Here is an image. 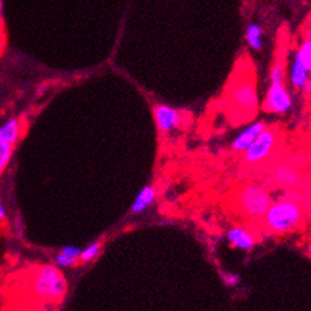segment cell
Masks as SVG:
<instances>
[{"mask_svg":"<svg viewBox=\"0 0 311 311\" xmlns=\"http://www.w3.org/2000/svg\"><path fill=\"white\" fill-rule=\"evenodd\" d=\"M309 209L310 194L308 190L287 189L281 198L271 203L259 226L268 235L293 233L305 224Z\"/></svg>","mask_w":311,"mask_h":311,"instance_id":"cell-1","label":"cell"},{"mask_svg":"<svg viewBox=\"0 0 311 311\" xmlns=\"http://www.w3.org/2000/svg\"><path fill=\"white\" fill-rule=\"evenodd\" d=\"M283 135L280 127L267 126L243 153L242 168L247 173H259L272 165L281 150Z\"/></svg>","mask_w":311,"mask_h":311,"instance_id":"cell-2","label":"cell"},{"mask_svg":"<svg viewBox=\"0 0 311 311\" xmlns=\"http://www.w3.org/2000/svg\"><path fill=\"white\" fill-rule=\"evenodd\" d=\"M272 202L268 190L257 183L239 186L231 192L229 198L231 210L250 225H259Z\"/></svg>","mask_w":311,"mask_h":311,"instance_id":"cell-3","label":"cell"},{"mask_svg":"<svg viewBox=\"0 0 311 311\" xmlns=\"http://www.w3.org/2000/svg\"><path fill=\"white\" fill-rule=\"evenodd\" d=\"M227 115L234 124H244L253 120L259 109L257 83L253 76L236 79L227 92Z\"/></svg>","mask_w":311,"mask_h":311,"instance_id":"cell-4","label":"cell"},{"mask_svg":"<svg viewBox=\"0 0 311 311\" xmlns=\"http://www.w3.org/2000/svg\"><path fill=\"white\" fill-rule=\"evenodd\" d=\"M308 156L291 155L288 157L276 159L269 170L268 181L271 185L284 189L308 190L310 179L308 174Z\"/></svg>","mask_w":311,"mask_h":311,"instance_id":"cell-5","label":"cell"},{"mask_svg":"<svg viewBox=\"0 0 311 311\" xmlns=\"http://www.w3.org/2000/svg\"><path fill=\"white\" fill-rule=\"evenodd\" d=\"M31 291L37 299L45 302L62 301L67 292V282L59 267L42 264L37 267L31 277Z\"/></svg>","mask_w":311,"mask_h":311,"instance_id":"cell-6","label":"cell"},{"mask_svg":"<svg viewBox=\"0 0 311 311\" xmlns=\"http://www.w3.org/2000/svg\"><path fill=\"white\" fill-rule=\"evenodd\" d=\"M291 107H292V98L287 88L284 87V83L271 84L262 103L263 111L272 115H284L290 111Z\"/></svg>","mask_w":311,"mask_h":311,"instance_id":"cell-7","label":"cell"},{"mask_svg":"<svg viewBox=\"0 0 311 311\" xmlns=\"http://www.w3.org/2000/svg\"><path fill=\"white\" fill-rule=\"evenodd\" d=\"M154 117L157 130L163 133L178 128L185 118L181 111L165 104H157L154 107Z\"/></svg>","mask_w":311,"mask_h":311,"instance_id":"cell-8","label":"cell"},{"mask_svg":"<svg viewBox=\"0 0 311 311\" xmlns=\"http://www.w3.org/2000/svg\"><path fill=\"white\" fill-rule=\"evenodd\" d=\"M258 234L255 229L248 226H234L227 233V240L234 248L242 250H250L258 242Z\"/></svg>","mask_w":311,"mask_h":311,"instance_id":"cell-9","label":"cell"},{"mask_svg":"<svg viewBox=\"0 0 311 311\" xmlns=\"http://www.w3.org/2000/svg\"><path fill=\"white\" fill-rule=\"evenodd\" d=\"M266 127L267 124L264 121H258L249 124L245 130H243L242 132L239 133L236 139L233 141V145H231L233 150L236 151V153H244Z\"/></svg>","mask_w":311,"mask_h":311,"instance_id":"cell-10","label":"cell"},{"mask_svg":"<svg viewBox=\"0 0 311 311\" xmlns=\"http://www.w3.org/2000/svg\"><path fill=\"white\" fill-rule=\"evenodd\" d=\"M310 80V71L305 67V65L302 63L297 54H295L293 58V62L291 65L290 71V83L295 89L301 91L302 88L305 87L306 83Z\"/></svg>","mask_w":311,"mask_h":311,"instance_id":"cell-11","label":"cell"},{"mask_svg":"<svg viewBox=\"0 0 311 311\" xmlns=\"http://www.w3.org/2000/svg\"><path fill=\"white\" fill-rule=\"evenodd\" d=\"M155 201V189L153 186H145L140 190V193L133 201L131 206V211L133 214H140V212L145 211L149 206Z\"/></svg>","mask_w":311,"mask_h":311,"instance_id":"cell-12","label":"cell"},{"mask_svg":"<svg viewBox=\"0 0 311 311\" xmlns=\"http://www.w3.org/2000/svg\"><path fill=\"white\" fill-rule=\"evenodd\" d=\"M262 27L259 25H257V23H251V25H249L247 27V30H245V39H247L248 45L250 46V49L255 50V51H260L262 50Z\"/></svg>","mask_w":311,"mask_h":311,"instance_id":"cell-13","label":"cell"},{"mask_svg":"<svg viewBox=\"0 0 311 311\" xmlns=\"http://www.w3.org/2000/svg\"><path fill=\"white\" fill-rule=\"evenodd\" d=\"M15 144L17 142L12 141L8 137H4L0 135V174L4 172V169H5L8 163H9Z\"/></svg>","mask_w":311,"mask_h":311,"instance_id":"cell-14","label":"cell"},{"mask_svg":"<svg viewBox=\"0 0 311 311\" xmlns=\"http://www.w3.org/2000/svg\"><path fill=\"white\" fill-rule=\"evenodd\" d=\"M100 250H102V242H95L93 244L88 245L87 248L82 249V253L79 255V262L88 263L95 259L99 255Z\"/></svg>","mask_w":311,"mask_h":311,"instance_id":"cell-15","label":"cell"},{"mask_svg":"<svg viewBox=\"0 0 311 311\" xmlns=\"http://www.w3.org/2000/svg\"><path fill=\"white\" fill-rule=\"evenodd\" d=\"M284 74H286V62L284 60H277L271 70V84H282L284 83Z\"/></svg>","mask_w":311,"mask_h":311,"instance_id":"cell-16","label":"cell"},{"mask_svg":"<svg viewBox=\"0 0 311 311\" xmlns=\"http://www.w3.org/2000/svg\"><path fill=\"white\" fill-rule=\"evenodd\" d=\"M297 56L300 58V60L302 61V63L305 65L306 69L309 71H311V41L310 37L306 38L304 42L301 43L300 49L296 51Z\"/></svg>","mask_w":311,"mask_h":311,"instance_id":"cell-17","label":"cell"},{"mask_svg":"<svg viewBox=\"0 0 311 311\" xmlns=\"http://www.w3.org/2000/svg\"><path fill=\"white\" fill-rule=\"evenodd\" d=\"M55 263H56V267H60V268H70V267L78 264V259H74V258L67 257L65 254L59 253L55 257Z\"/></svg>","mask_w":311,"mask_h":311,"instance_id":"cell-18","label":"cell"},{"mask_svg":"<svg viewBox=\"0 0 311 311\" xmlns=\"http://www.w3.org/2000/svg\"><path fill=\"white\" fill-rule=\"evenodd\" d=\"M60 253L65 254V255H67L70 258H74V259H78L79 262V255L82 253V249L79 248V247H75V245H66V247H63L61 249Z\"/></svg>","mask_w":311,"mask_h":311,"instance_id":"cell-19","label":"cell"},{"mask_svg":"<svg viewBox=\"0 0 311 311\" xmlns=\"http://www.w3.org/2000/svg\"><path fill=\"white\" fill-rule=\"evenodd\" d=\"M222 280H224L225 284L233 287L239 283L240 277H239V275H234V273H225V275H222Z\"/></svg>","mask_w":311,"mask_h":311,"instance_id":"cell-20","label":"cell"},{"mask_svg":"<svg viewBox=\"0 0 311 311\" xmlns=\"http://www.w3.org/2000/svg\"><path fill=\"white\" fill-rule=\"evenodd\" d=\"M19 311H43V309L38 308V306H27V308L21 309Z\"/></svg>","mask_w":311,"mask_h":311,"instance_id":"cell-21","label":"cell"},{"mask_svg":"<svg viewBox=\"0 0 311 311\" xmlns=\"http://www.w3.org/2000/svg\"><path fill=\"white\" fill-rule=\"evenodd\" d=\"M5 218H6L5 207H4V205L1 203V201H0V220H4Z\"/></svg>","mask_w":311,"mask_h":311,"instance_id":"cell-22","label":"cell"},{"mask_svg":"<svg viewBox=\"0 0 311 311\" xmlns=\"http://www.w3.org/2000/svg\"><path fill=\"white\" fill-rule=\"evenodd\" d=\"M1 21H3V0H0V26H1Z\"/></svg>","mask_w":311,"mask_h":311,"instance_id":"cell-23","label":"cell"},{"mask_svg":"<svg viewBox=\"0 0 311 311\" xmlns=\"http://www.w3.org/2000/svg\"><path fill=\"white\" fill-rule=\"evenodd\" d=\"M1 43H3V39H1V34H0V50H1Z\"/></svg>","mask_w":311,"mask_h":311,"instance_id":"cell-24","label":"cell"}]
</instances>
